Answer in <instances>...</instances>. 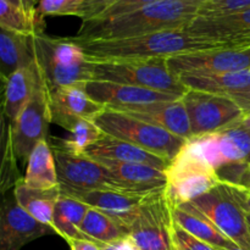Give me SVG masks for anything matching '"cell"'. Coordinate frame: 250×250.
<instances>
[{"label": "cell", "instance_id": "1", "mask_svg": "<svg viewBox=\"0 0 250 250\" xmlns=\"http://www.w3.org/2000/svg\"><path fill=\"white\" fill-rule=\"evenodd\" d=\"M205 0H159L119 17L82 21L76 42L107 41L186 28Z\"/></svg>", "mask_w": 250, "mask_h": 250}, {"label": "cell", "instance_id": "2", "mask_svg": "<svg viewBox=\"0 0 250 250\" xmlns=\"http://www.w3.org/2000/svg\"><path fill=\"white\" fill-rule=\"evenodd\" d=\"M77 43L82 46L89 61L168 59L180 54L224 45L192 36L186 28L155 32V33L129 37V38L77 42Z\"/></svg>", "mask_w": 250, "mask_h": 250}, {"label": "cell", "instance_id": "3", "mask_svg": "<svg viewBox=\"0 0 250 250\" xmlns=\"http://www.w3.org/2000/svg\"><path fill=\"white\" fill-rule=\"evenodd\" d=\"M36 62L48 88L81 85L92 80L89 60L72 38H54L44 33L33 36Z\"/></svg>", "mask_w": 250, "mask_h": 250}, {"label": "cell", "instance_id": "4", "mask_svg": "<svg viewBox=\"0 0 250 250\" xmlns=\"http://www.w3.org/2000/svg\"><path fill=\"white\" fill-rule=\"evenodd\" d=\"M92 80L136 85L182 98L188 88L170 71L166 58L89 61Z\"/></svg>", "mask_w": 250, "mask_h": 250}, {"label": "cell", "instance_id": "5", "mask_svg": "<svg viewBox=\"0 0 250 250\" xmlns=\"http://www.w3.org/2000/svg\"><path fill=\"white\" fill-rule=\"evenodd\" d=\"M94 122L107 136L128 142L170 161L187 142L161 127L109 107Z\"/></svg>", "mask_w": 250, "mask_h": 250}, {"label": "cell", "instance_id": "6", "mask_svg": "<svg viewBox=\"0 0 250 250\" xmlns=\"http://www.w3.org/2000/svg\"><path fill=\"white\" fill-rule=\"evenodd\" d=\"M167 177L166 195L172 207L189 203L222 182L212 168L188 141L165 170Z\"/></svg>", "mask_w": 250, "mask_h": 250}, {"label": "cell", "instance_id": "7", "mask_svg": "<svg viewBox=\"0 0 250 250\" xmlns=\"http://www.w3.org/2000/svg\"><path fill=\"white\" fill-rule=\"evenodd\" d=\"M188 204L210 220L239 248L250 250V229L247 212L239 203L231 183L221 182L210 192Z\"/></svg>", "mask_w": 250, "mask_h": 250}, {"label": "cell", "instance_id": "8", "mask_svg": "<svg viewBox=\"0 0 250 250\" xmlns=\"http://www.w3.org/2000/svg\"><path fill=\"white\" fill-rule=\"evenodd\" d=\"M55 158L61 193H80L94 189H115L110 171L85 154L66 148L60 138L49 137Z\"/></svg>", "mask_w": 250, "mask_h": 250}, {"label": "cell", "instance_id": "9", "mask_svg": "<svg viewBox=\"0 0 250 250\" xmlns=\"http://www.w3.org/2000/svg\"><path fill=\"white\" fill-rule=\"evenodd\" d=\"M181 100L187 110L192 138L233 126L244 117L243 110L229 95L188 89Z\"/></svg>", "mask_w": 250, "mask_h": 250}, {"label": "cell", "instance_id": "10", "mask_svg": "<svg viewBox=\"0 0 250 250\" xmlns=\"http://www.w3.org/2000/svg\"><path fill=\"white\" fill-rule=\"evenodd\" d=\"M50 122L49 90L42 77L33 97L22 109L17 119L10 124V136L17 160L27 165L34 146L41 141L49 139L48 131Z\"/></svg>", "mask_w": 250, "mask_h": 250}, {"label": "cell", "instance_id": "11", "mask_svg": "<svg viewBox=\"0 0 250 250\" xmlns=\"http://www.w3.org/2000/svg\"><path fill=\"white\" fill-rule=\"evenodd\" d=\"M172 224V205L166 189L153 193L142 204L129 237L139 250H176L171 237Z\"/></svg>", "mask_w": 250, "mask_h": 250}, {"label": "cell", "instance_id": "12", "mask_svg": "<svg viewBox=\"0 0 250 250\" xmlns=\"http://www.w3.org/2000/svg\"><path fill=\"white\" fill-rule=\"evenodd\" d=\"M167 65L177 77L249 70L250 46L219 45L190 51L168 58Z\"/></svg>", "mask_w": 250, "mask_h": 250}, {"label": "cell", "instance_id": "13", "mask_svg": "<svg viewBox=\"0 0 250 250\" xmlns=\"http://www.w3.org/2000/svg\"><path fill=\"white\" fill-rule=\"evenodd\" d=\"M188 143L216 171L231 165H249L250 128L241 121L212 133L193 137Z\"/></svg>", "mask_w": 250, "mask_h": 250}, {"label": "cell", "instance_id": "14", "mask_svg": "<svg viewBox=\"0 0 250 250\" xmlns=\"http://www.w3.org/2000/svg\"><path fill=\"white\" fill-rule=\"evenodd\" d=\"M55 233L19 205L14 194H4L0 216V250H20L34 239Z\"/></svg>", "mask_w": 250, "mask_h": 250}, {"label": "cell", "instance_id": "15", "mask_svg": "<svg viewBox=\"0 0 250 250\" xmlns=\"http://www.w3.org/2000/svg\"><path fill=\"white\" fill-rule=\"evenodd\" d=\"M192 36L231 46H250V9L219 17H195L187 27Z\"/></svg>", "mask_w": 250, "mask_h": 250}, {"label": "cell", "instance_id": "16", "mask_svg": "<svg viewBox=\"0 0 250 250\" xmlns=\"http://www.w3.org/2000/svg\"><path fill=\"white\" fill-rule=\"evenodd\" d=\"M48 90L51 122L66 131L77 119L94 121L106 109L93 100L81 85H63Z\"/></svg>", "mask_w": 250, "mask_h": 250}, {"label": "cell", "instance_id": "17", "mask_svg": "<svg viewBox=\"0 0 250 250\" xmlns=\"http://www.w3.org/2000/svg\"><path fill=\"white\" fill-rule=\"evenodd\" d=\"M83 89L93 100L104 105L105 107L114 110L142 106L165 100L181 99L175 95L165 94L146 88L99 80H90L85 82L83 84Z\"/></svg>", "mask_w": 250, "mask_h": 250}, {"label": "cell", "instance_id": "18", "mask_svg": "<svg viewBox=\"0 0 250 250\" xmlns=\"http://www.w3.org/2000/svg\"><path fill=\"white\" fill-rule=\"evenodd\" d=\"M110 171L115 189L136 194L149 195L163 192L167 186V177L164 170L146 164L98 161Z\"/></svg>", "mask_w": 250, "mask_h": 250}, {"label": "cell", "instance_id": "19", "mask_svg": "<svg viewBox=\"0 0 250 250\" xmlns=\"http://www.w3.org/2000/svg\"><path fill=\"white\" fill-rule=\"evenodd\" d=\"M67 195L77 198L90 208L100 210L129 229L138 215L142 204L150 194L142 195L117 189H94L80 193H67Z\"/></svg>", "mask_w": 250, "mask_h": 250}, {"label": "cell", "instance_id": "20", "mask_svg": "<svg viewBox=\"0 0 250 250\" xmlns=\"http://www.w3.org/2000/svg\"><path fill=\"white\" fill-rule=\"evenodd\" d=\"M117 111L132 115L137 119L161 127L186 141L192 138L187 110L181 99L156 102L142 106L127 107Z\"/></svg>", "mask_w": 250, "mask_h": 250}, {"label": "cell", "instance_id": "21", "mask_svg": "<svg viewBox=\"0 0 250 250\" xmlns=\"http://www.w3.org/2000/svg\"><path fill=\"white\" fill-rule=\"evenodd\" d=\"M85 155L97 161L110 160L117 163L146 164L165 171L171 161L163 156L155 155L148 150L139 148L134 144L125 142L122 139L105 134L97 143L90 146L84 151Z\"/></svg>", "mask_w": 250, "mask_h": 250}, {"label": "cell", "instance_id": "22", "mask_svg": "<svg viewBox=\"0 0 250 250\" xmlns=\"http://www.w3.org/2000/svg\"><path fill=\"white\" fill-rule=\"evenodd\" d=\"M4 81V115L12 124L27 103L31 100L42 81V73L37 62L20 68Z\"/></svg>", "mask_w": 250, "mask_h": 250}, {"label": "cell", "instance_id": "23", "mask_svg": "<svg viewBox=\"0 0 250 250\" xmlns=\"http://www.w3.org/2000/svg\"><path fill=\"white\" fill-rule=\"evenodd\" d=\"M0 60L2 80L15 71L36 62L33 36L0 27Z\"/></svg>", "mask_w": 250, "mask_h": 250}, {"label": "cell", "instance_id": "24", "mask_svg": "<svg viewBox=\"0 0 250 250\" xmlns=\"http://www.w3.org/2000/svg\"><path fill=\"white\" fill-rule=\"evenodd\" d=\"M172 217L173 221L186 231L219 250L239 248L233 241L225 236L210 220L193 209L188 203L180 207H172Z\"/></svg>", "mask_w": 250, "mask_h": 250}, {"label": "cell", "instance_id": "25", "mask_svg": "<svg viewBox=\"0 0 250 250\" xmlns=\"http://www.w3.org/2000/svg\"><path fill=\"white\" fill-rule=\"evenodd\" d=\"M60 194V186L51 189H33L27 187L22 178L14 188V195L20 207L23 208L37 221L53 229L54 210Z\"/></svg>", "mask_w": 250, "mask_h": 250}, {"label": "cell", "instance_id": "26", "mask_svg": "<svg viewBox=\"0 0 250 250\" xmlns=\"http://www.w3.org/2000/svg\"><path fill=\"white\" fill-rule=\"evenodd\" d=\"M24 185L33 189H51L59 187L55 158L48 141H41L29 155L26 175L22 178Z\"/></svg>", "mask_w": 250, "mask_h": 250}, {"label": "cell", "instance_id": "27", "mask_svg": "<svg viewBox=\"0 0 250 250\" xmlns=\"http://www.w3.org/2000/svg\"><path fill=\"white\" fill-rule=\"evenodd\" d=\"M180 80L188 89L200 90L211 94L231 95L250 88V68L214 75L182 76Z\"/></svg>", "mask_w": 250, "mask_h": 250}, {"label": "cell", "instance_id": "28", "mask_svg": "<svg viewBox=\"0 0 250 250\" xmlns=\"http://www.w3.org/2000/svg\"><path fill=\"white\" fill-rule=\"evenodd\" d=\"M90 207L77 198L61 193L54 210L55 234L68 239H87L81 232V225Z\"/></svg>", "mask_w": 250, "mask_h": 250}, {"label": "cell", "instance_id": "29", "mask_svg": "<svg viewBox=\"0 0 250 250\" xmlns=\"http://www.w3.org/2000/svg\"><path fill=\"white\" fill-rule=\"evenodd\" d=\"M81 232L87 239L102 246L129 236L128 229L94 208H90L85 214Z\"/></svg>", "mask_w": 250, "mask_h": 250}, {"label": "cell", "instance_id": "30", "mask_svg": "<svg viewBox=\"0 0 250 250\" xmlns=\"http://www.w3.org/2000/svg\"><path fill=\"white\" fill-rule=\"evenodd\" d=\"M0 27L17 33L34 36L44 33L45 22L41 15H31L22 7L15 6L6 0H0Z\"/></svg>", "mask_w": 250, "mask_h": 250}, {"label": "cell", "instance_id": "31", "mask_svg": "<svg viewBox=\"0 0 250 250\" xmlns=\"http://www.w3.org/2000/svg\"><path fill=\"white\" fill-rule=\"evenodd\" d=\"M67 132L70 136L67 138H60V142L66 148L78 154H84L90 146L97 143L105 136L104 132L95 125L94 121L87 119L76 120Z\"/></svg>", "mask_w": 250, "mask_h": 250}, {"label": "cell", "instance_id": "32", "mask_svg": "<svg viewBox=\"0 0 250 250\" xmlns=\"http://www.w3.org/2000/svg\"><path fill=\"white\" fill-rule=\"evenodd\" d=\"M2 146H4V156H2L1 166V192L6 193L10 188L14 187L20 182L21 177L19 175L17 168V158L15 155L14 148H12L11 136H10V124L4 126V133H2Z\"/></svg>", "mask_w": 250, "mask_h": 250}, {"label": "cell", "instance_id": "33", "mask_svg": "<svg viewBox=\"0 0 250 250\" xmlns=\"http://www.w3.org/2000/svg\"><path fill=\"white\" fill-rule=\"evenodd\" d=\"M250 9V0H205L197 17H219Z\"/></svg>", "mask_w": 250, "mask_h": 250}, {"label": "cell", "instance_id": "34", "mask_svg": "<svg viewBox=\"0 0 250 250\" xmlns=\"http://www.w3.org/2000/svg\"><path fill=\"white\" fill-rule=\"evenodd\" d=\"M83 0H39L37 11L45 16H78Z\"/></svg>", "mask_w": 250, "mask_h": 250}, {"label": "cell", "instance_id": "35", "mask_svg": "<svg viewBox=\"0 0 250 250\" xmlns=\"http://www.w3.org/2000/svg\"><path fill=\"white\" fill-rule=\"evenodd\" d=\"M171 237H172L173 246H175L176 250H219L215 247L208 244L207 242L193 236L192 233L186 231L175 221H173L172 229H171Z\"/></svg>", "mask_w": 250, "mask_h": 250}, {"label": "cell", "instance_id": "36", "mask_svg": "<svg viewBox=\"0 0 250 250\" xmlns=\"http://www.w3.org/2000/svg\"><path fill=\"white\" fill-rule=\"evenodd\" d=\"M155 1H159V0H115L99 16L93 20L111 19V17L122 16V15L137 11V10L142 9L144 6H148V5L153 4Z\"/></svg>", "mask_w": 250, "mask_h": 250}, {"label": "cell", "instance_id": "37", "mask_svg": "<svg viewBox=\"0 0 250 250\" xmlns=\"http://www.w3.org/2000/svg\"><path fill=\"white\" fill-rule=\"evenodd\" d=\"M115 0H83L78 16L82 21H88L99 16Z\"/></svg>", "mask_w": 250, "mask_h": 250}, {"label": "cell", "instance_id": "38", "mask_svg": "<svg viewBox=\"0 0 250 250\" xmlns=\"http://www.w3.org/2000/svg\"><path fill=\"white\" fill-rule=\"evenodd\" d=\"M102 250H139V248L134 243L133 239L128 236L119 241L111 242V243L103 244Z\"/></svg>", "mask_w": 250, "mask_h": 250}, {"label": "cell", "instance_id": "39", "mask_svg": "<svg viewBox=\"0 0 250 250\" xmlns=\"http://www.w3.org/2000/svg\"><path fill=\"white\" fill-rule=\"evenodd\" d=\"M67 244L71 250H102V244L89 239H68Z\"/></svg>", "mask_w": 250, "mask_h": 250}, {"label": "cell", "instance_id": "40", "mask_svg": "<svg viewBox=\"0 0 250 250\" xmlns=\"http://www.w3.org/2000/svg\"><path fill=\"white\" fill-rule=\"evenodd\" d=\"M229 97H231L239 105V107L243 110L244 116L250 114V88L242 90V92L234 93V94L229 95Z\"/></svg>", "mask_w": 250, "mask_h": 250}, {"label": "cell", "instance_id": "41", "mask_svg": "<svg viewBox=\"0 0 250 250\" xmlns=\"http://www.w3.org/2000/svg\"><path fill=\"white\" fill-rule=\"evenodd\" d=\"M232 186H233L234 193H236L241 205L243 207V209L246 210L247 214L250 215V190L247 189V188L241 187V186H237V185H232Z\"/></svg>", "mask_w": 250, "mask_h": 250}, {"label": "cell", "instance_id": "42", "mask_svg": "<svg viewBox=\"0 0 250 250\" xmlns=\"http://www.w3.org/2000/svg\"><path fill=\"white\" fill-rule=\"evenodd\" d=\"M37 1H38V0H21L22 7H23L24 11H27L28 14L36 15L37 12H38L37 11V6H38V5H37Z\"/></svg>", "mask_w": 250, "mask_h": 250}, {"label": "cell", "instance_id": "43", "mask_svg": "<svg viewBox=\"0 0 250 250\" xmlns=\"http://www.w3.org/2000/svg\"><path fill=\"white\" fill-rule=\"evenodd\" d=\"M237 186H241V187L247 188V189L250 190V167L249 166H248V168L246 170V172L243 173V176H242L239 185H237Z\"/></svg>", "mask_w": 250, "mask_h": 250}, {"label": "cell", "instance_id": "44", "mask_svg": "<svg viewBox=\"0 0 250 250\" xmlns=\"http://www.w3.org/2000/svg\"><path fill=\"white\" fill-rule=\"evenodd\" d=\"M241 124L243 125L244 127H247V128H250V114L246 115V116L241 120Z\"/></svg>", "mask_w": 250, "mask_h": 250}, {"label": "cell", "instance_id": "45", "mask_svg": "<svg viewBox=\"0 0 250 250\" xmlns=\"http://www.w3.org/2000/svg\"><path fill=\"white\" fill-rule=\"evenodd\" d=\"M7 2H10V4L15 5V6H19V7H22V2L21 0H6ZM23 9V7H22Z\"/></svg>", "mask_w": 250, "mask_h": 250}, {"label": "cell", "instance_id": "46", "mask_svg": "<svg viewBox=\"0 0 250 250\" xmlns=\"http://www.w3.org/2000/svg\"><path fill=\"white\" fill-rule=\"evenodd\" d=\"M247 219H248V225H249V229H250V215L247 214Z\"/></svg>", "mask_w": 250, "mask_h": 250}, {"label": "cell", "instance_id": "47", "mask_svg": "<svg viewBox=\"0 0 250 250\" xmlns=\"http://www.w3.org/2000/svg\"><path fill=\"white\" fill-rule=\"evenodd\" d=\"M229 250H246V249H242V248H236V249H229Z\"/></svg>", "mask_w": 250, "mask_h": 250}, {"label": "cell", "instance_id": "48", "mask_svg": "<svg viewBox=\"0 0 250 250\" xmlns=\"http://www.w3.org/2000/svg\"><path fill=\"white\" fill-rule=\"evenodd\" d=\"M248 166H249V167H250V161H249V165H248Z\"/></svg>", "mask_w": 250, "mask_h": 250}, {"label": "cell", "instance_id": "49", "mask_svg": "<svg viewBox=\"0 0 250 250\" xmlns=\"http://www.w3.org/2000/svg\"><path fill=\"white\" fill-rule=\"evenodd\" d=\"M175 249H176V248H175Z\"/></svg>", "mask_w": 250, "mask_h": 250}]
</instances>
